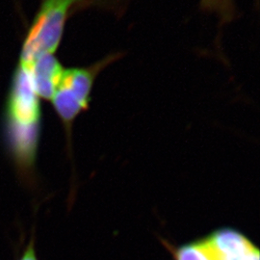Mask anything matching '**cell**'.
<instances>
[{
	"mask_svg": "<svg viewBox=\"0 0 260 260\" xmlns=\"http://www.w3.org/2000/svg\"><path fill=\"white\" fill-rule=\"evenodd\" d=\"M119 57L110 55L90 67L64 70L51 101L56 113L65 126L70 141L75 118L89 107L96 76Z\"/></svg>",
	"mask_w": 260,
	"mask_h": 260,
	"instance_id": "1",
	"label": "cell"
},
{
	"mask_svg": "<svg viewBox=\"0 0 260 260\" xmlns=\"http://www.w3.org/2000/svg\"><path fill=\"white\" fill-rule=\"evenodd\" d=\"M84 0H43L22 47L20 63L28 65L39 56L54 54L72 10Z\"/></svg>",
	"mask_w": 260,
	"mask_h": 260,
	"instance_id": "2",
	"label": "cell"
},
{
	"mask_svg": "<svg viewBox=\"0 0 260 260\" xmlns=\"http://www.w3.org/2000/svg\"><path fill=\"white\" fill-rule=\"evenodd\" d=\"M39 99L27 68L19 64L6 103L3 134L41 131Z\"/></svg>",
	"mask_w": 260,
	"mask_h": 260,
	"instance_id": "3",
	"label": "cell"
},
{
	"mask_svg": "<svg viewBox=\"0 0 260 260\" xmlns=\"http://www.w3.org/2000/svg\"><path fill=\"white\" fill-rule=\"evenodd\" d=\"M215 260H260L258 248L232 228L215 231L205 238Z\"/></svg>",
	"mask_w": 260,
	"mask_h": 260,
	"instance_id": "4",
	"label": "cell"
},
{
	"mask_svg": "<svg viewBox=\"0 0 260 260\" xmlns=\"http://www.w3.org/2000/svg\"><path fill=\"white\" fill-rule=\"evenodd\" d=\"M23 66L30 73L38 96L51 101L65 69L53 54L39 56L30 64Z\"/></svg>",
	"mask_w": 260,
	"mask_h": 260,
	"instance_id": "5",
	"label": "cell"
},
{
	"mask_svg": "<svg viewBox=\"0 0 260 260\" xmlns=\"http://www.w3.org/2000/svg\"><path fill=\"white\" fill-rule=\"evenodd\" d=\"M172 253L174 260H215L205 238L173 248Z\"/></svg>",
	"mask_w": 260,
	"mask_h": 260,
	"instance_id": "6",
	"label": "cell"
},
{
	"mask_svg": "<svg viewBox=\"0 0 260 260\" xmlns=\"http://www.w3.org/2000/svg\"><path fill=\"white\" fill-rule=\"evenodd\" d=\"M201 9L208 13H215L222 24L231 22L236 17L234 0H201Z\"/></svg>",
	"mask_w": 260,
	"mask_h": 260,
	"instance_id": "7",
	"label": "cell"
},
{
	"mask_svg": "<svg viewBox=\"0 0 260 260\" xmlns=\"http://www.w3.org/2000/svg\"><path fill=\"white\" fill-rule=\"evenodd\" d=\"M19 260H39L38 259L37 254H36V251H35V242H34L33 236L29 242L27 247L22 252V255H21Z\"/></svg>",
	"mask_w": 260,
	"mask_h": 260,
	"instance_id": "8",
	"label": "cell"
}]
</instances>
